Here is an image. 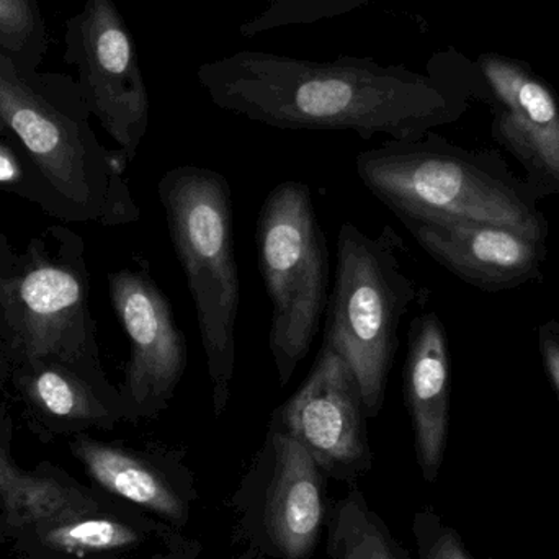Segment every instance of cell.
Masks as SVG:
<instances>
[{"instance_id": "obj_1", "label": "cell", "mask_w": 559, "mask_h": 559, "mask_svg": "<svg viewBox=\"0 0 559 559\" xmlns=\"http://www.w3.org/2000/svg\"><path fill=\"white\" fill-rule=\"evenodd\" d=\"M216 107L280 130L354 131L361 140L423 138L455 118L452 84L436 72L341 56L334 61L238 51L197 71Z\"/></svg>"}, {"instance_id": "obj_2", "label": "cell", "mask_w": 559, "mask_h": 559, "mask_svg": "<svg viewBox=\"0 0 559 559\" xmlns=\"http://www.w3.org/2000/svg\"><path fill=\"white\" fill-rule=\"evenodd\" d=\"M71 75L25 71L0 52V128L15 141L64 206L68 223L131 225L140 209L124 180L130 166L92 130Z\"/></svg>"}, {"instance_id": "obj_3", "label": "cell", "mask_w": 559, "mask_h": 559, "mask_svg": "<svg viewBox=\"0 0 559 559\" xmlns=\"http://www.w3.org/2000/svg\"><path fill=\"white\" fill-rule=\"evenodd\" d=\"M157 193L195 305L213 411L219 417L231 401L236 319L241 301L233 242L231 189L226 177L216 170L180 166L164 174Z\"/></svg>"}, {"instance_id": "obj_4", "label": "cell", "mask_w": 559, "mask_h": 559, "mask_svg": "<svg viewBox=\"0 0 559 559\" xmlns=\"http://www.w3.org/2000/svg\"><path fill=\"white\" fill-rule=\"evenodd\" d=\"M394 241L391 229L370 236L344 223L337 236L334 288L325 308L322 345L350 365L368 419L383 409L401 321L416 296Z\"/></svg>"}, {"instance_id": "obj_5", "label": "cell", "mask_w": 559, "mask_h": 559, "mask_svg": "<svg viewBox=\"0 0 559 559\" xmlns=\"http://www.w3.org/2000/svg\"><path fill=\"white\" fill-rule=\"evenodd\" d=\"M81 236L52 226L29 241L0 283V334L13 367L56 360L100 365Z\"/></svg>"}, {"instance_id": "obj_6", "label": "cell", "mask_w": 559, "mask_h": 559, "mask_svg": "<svg viewBox=\"0 0 559 559\" xmlns=\"http://www.w3.org/2000/svg\"><path fill=\"white\" fill-rule=\"evenodd\" d=\"M255 246L272 302L269 347L285 388L311 348L329 299L328 245L308 186L288 180L269 193Z\"/></svg>"}, {"instance_id": "obj_7", "label": "cell", "mask_w": 559, "mask_h": 559, "mask_svg": "<svg viewBox=\"0 0 559 559\" xmlns=\"http://www.w3.org/2000/svg\"><path fill=\"white\" fill-rule=\"evenodd\" d=\"M358 179L397 219H462L508 226L537 241L531 210L501 183L430 136L384 141L358 154Z\"/></svg>"}, {"instance_id": "obj_8", "label": "cell", "mask_w": 559, "mask_h": 559, "mask_svg": "<svg viewBox=\"0 0 559 559\" xmlns=\"http://www.w3.org/2000/svg\"><path fill=\"white\" fill-rule=\"evenodd\" d=\"M324 479L309 453L269 424L238 492L241 540L265 558H311L328 521Z\"/></svg>"}, {"instance_id": "obj_9", "label": "cell", "mask_w": 559, "mask_h": 559, "mask_svg": "<svg viewBox=\"0 0 559 559\" xmlns=\"http://www.w3.org/2000/svg\"><path fill=\"white\" fill-rule=\"evenodd\" d=\"M64 61L92 117L133 163L150 128V92L136 45L114 0H85L64 23Z\"/></svg>"}, {"instance_id": "obj_10", "label": "cell", "mask_w": 559, "mask_h": 559, "mask_svg": "<svg viewBox=\"0 0 559 559\" xmlns=\"http://www.w3.org/2000/svg\"><path fill=\"white\" fill-rule=\"evenodd\" d=\"M367 419L350 365L322 345L308 378L274 411L271 424L298 442L325 478L354 485L373 465Z\"/></svg>"}, {"instance_id": "obj_11", "label": "cell", "mask_w": 559, "mask_h": 559, "mask_svg": "<svg viewBox=\"0 0 559 559\" xmlns=\"http://www.w3.org/2000/svg\"><path fill=\"white\" fill-rule=\"evenodd\" d=\"M115 314L130 342L120 393L127 420L156 419L169 409L189 364L186 337L170 302L146 271L108 277Z\"/></svg>"}, {"instance_id": "obj_12", "label": "cell", "mask_w": 559, "mask_h": 559, "mask_svg": "<svg viewBox=\"0 0 559 559\" xmlns=\"http://www.w3.org/2000/svg\"><path fill=\"white\" fill-rule=\"evenodd\" d=\"M72 453L111 495L182 532L197 501L192 473L173 450H133L81 436Z\"/></svg>"}, {"instance_id": "obj_13", "label": "cell", "mask_w": 559, "mask_h": 559, "mask_svg": "<svg viewBox=\"0 0 559 559\" xmlns=\"http://www.w3.org/2000/svg\"><path fill=\"white\" fill-rule=\"evenodd\" d=\"M479 71L499 104L496 130L515 153L559 180V104L525 62L486 52Z\"/></svg>"}, {"instance_id": "obj_14", "label": "cell", "mask_w": 559, "mask_h": 559, "mask_svg": "<svg viewBox=\"0 0 559 559\" xmlns=\"http://www.w3.org/2000/svg\"><path fill=\"white\" fill-rule=\"evenodd\" d=\"M440 264L468 282L509 283L537 264L535 241L508 226L462 219H400Z\"/></svg>"}, {"instance_id": "obj_15", "label": "cell", "mask_w": 559, "mask_h": 559, "mask_svg": "<svg viewBox=\"0 0 559 559\" xmlns=\"http://www.w3.org/2000/svg\"><path fill=\"white\" fill-rule=\"evenodd\" d=\"M404 400L414 430L417 463L427 483L439 476L450 416V358L437 314L414 319L404 364Z\"/></svg>"}, {"instance_id": "obj_16", "label": "cell", "mask_w": 559, "mask_h": 559, "mask_svg": "<svg viewBox=\"0 0 559 559\" xmlns=\"http://www.w3.org/2000/svg\"><path fill=\"white\" fill-rule=\"evenodd\" d=\"M29 413L48 426L111 427L127 420L120 388L100 365L46 360L13 367L12 380Z\"/></svg>"}, {"instance_id": "obj_17", "label": "cell", "mask_w": 559, "mask_h": 559, "mask_svg": "<svg viewBox=\"0 0 559 559\" xmlns=\"http://www.w3.org/2000/svg\"><path fill=\"white\" fill-rule=\"evenodd\" d=\"M324 534L329 559H411L357 488L332 506Z\"/></svg>"}, {"instance_id": "obj_18", "label": "cell", "mask_w": 559, "mask_h": 559, "mask_svg": "<svg viewBox=\"0 0 559 559\" xmlns=\"http://www.w3.org/2000/svg\"><path fill=\"white\" fill-rule=\"evenodd\" d=\"M48 48L38 0H0V52L25 71H38Z\"/></svg>"}, {"instance_id": "obj_19", "label": "cell", "mask_w": 559, "mask_h": 559, "mask_svg": "<svg viewBox=\"0 0 559 559\" xmlns=\"http://www.w3.org/2000/svg\"><path fill=\"white\" fill-rule=\"evenodd\" d=\"M0 190L35 203L49 216L68 223L64 206L39 176L25 151L5 136H0Z\"/></svg>"}, {"instance_id": "obj_20", "label": "cell", "mask_w": 559, "mask_h": 559, "mask_svg": "<svg viewBox=\"0 0 559 559\" xmlns=\"http://www.w3.org/2000/svg\"><path fill=\"white\" fill-rule=\"evenodd\" d=\"M414 538L417 559H475L466 548L462 535L443 524L439 514L430 508L414 515Z\"/></svg>"}, {"instance_id": "obj_21", "label": "cell", "mask_w": 559, "mask_h": 559, "mask_svg": "<svg viewBox=\"0 0 559 559\" xmlns=\"http://www.w3.org/2000/svg\"><path fill=\"white\" fill-rule=\"evenodd\" d=\"M203 548L200 542L177 532L151 559H199Z\"/></svg>"}, {"instance_id": "obj_22", "label": "cell", "mask_w": 559, "mask_h": 559, "mask_svg": "<svg viewBox=\"0 0 559 559\" xmlns=\"http://www.w3.org/2000/svg\"><path fill=\"white\" fill-rule=\"evenodd\" d=\"M26 475L20 473L5 455L0 452V496H2L3 504H9L16 492L22 489Z\"/></svg>"}, {"instance_id": "obj_23", "label": "cell", "mask_w": 559, "mask_h": 559, "mask_svg": "<svg viewBox=\"0 0 559 559\" xmlns=\"http://www.w3.org/2000/svg\"><path fill=\"white\" fill-rule=\"evenodd\" d=\"M542 352H544L545 364H547L548 373L554 380L559 393V341L554 335L542 334Z\"/></svg>"}, {"instance_id": "obj_24", "label": "cell", "mask_w": 559, "mask_h": 559, "mask_svg": "<svg viewBox=\"0 0 559 559\" xmlns=\"http://www.w3.org/2000/svg\"><path fill=\"white\" fill-rule=\"evenodd\" d=\"M19 258L20 254H15V251L10 248L9 241L0 235V283L9 278L10 274L15 271Z\"/></svg>"}, {"instance_id": "obj_25", "label": "cell", "mask_w": 559, "mask_h": 559, "mask_svg": "<svg viewBox=\"0 0 559 559\" xmlns=\"http://www.w3.org/2000/svg\"><path fill=\"white\" fill-rule=\"evenodd\" d=\"M12 371V358H10L5 342H3L2 334H0V388H3V384L10 383Z\"/></svg>"}, {"instance_id": "obj_26", "label": "cell", "mask_w": 559, "mask_h": 559, "mask_svg": "<svg viewBox=\"0 0 559 559\" xmlns=\"http://www.w3.org/2000/svg\"><path fill=\"white\" fill-rule=\"evenodd\" d=\"M0 136H3L2 128H0Z\"/></svg>"}, {"instance_id": "obj_27", "label": "cell", "mask_w": 559, "mask_h": 559, "mask_svg": "<svg viewBox=\"0 0 559 559\" xmlns=\"http://www.w3.org/2000/svg\"><path fill=\"white\" fill-rule=\"evenodd\" d=\"M489 559H495V558H489Z\"/></svg>"}]
</instances>
